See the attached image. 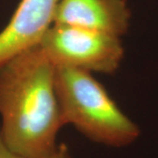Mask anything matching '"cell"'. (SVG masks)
<instances>
[{"label":"cell","instance_id":"1","mask_svg":"<svg viewBox=\"0 0 158 158\" xmlns=\"http://www.w3.org/2000/svg\"><path fill=\"white\" fill-rule=\"evenodd\" d=\"M56 67L40 45L0 66V134L25 158H50L64 126L56 90Z\"/></svg>","mask_w":158,"mask_h":158},{"label":"cell","instance_id":"2","mask_svg":"<svg viewBox=\"0 0 158 158\" xmlns=\"http://www.w3.org/2000/svg\"><path fill=\"white\" fill-rule=\"evenodd\" d=\"M56 90L64 125H72L92 141L125 147L140 136V128L118 107L90 72L56 67Z\"/></svg>","mask_w":158,"mask_h":158},{"label":"cell","instance_id":"3","mask_svg":"<svg viewBox=\"0 0 158 158\" xmlns=\"http://www.w3.org/2000/svg\"><path fill=\"white\" fill-rule=\"evenodd\" d=\"M55 67L113 74L124 59L121 38L77 27L53 24L40 42Z\"/></svg>","mask_w":158,"mask_h":158},{"label":"cell","instance_id":"4","mask_svg":"<svg viewBox=\"0 0 158 158\" xmlns=\"http://www.w3.org/2000/svg\"><path fill=\"white\" fill-rule=\"evenodd\" d=\"M60 0H21L9 23L0 32V66L39 45L54 24Z\"/></svg>","mask_w":158,"mask_h":158},{"label":"cell","instance_id":"5","mask_svg":"<svg viewBox=\"0 0 158 158\" xmlns=\"http://www.w3.org/2000/svg\"><path fill=\"white\" fill-rule=\"evenodd\" d=\"M131 17L127 0H60L54 24L121 38L128 31Z\"/></svg>","mask_w":158,"mask_h":158},{"label":"cell","instance_id":"6","mask_svg":"<svg viewBox=\"0 0 158 158\" xmlns=\"http://www.w3.org/2000/svg\"><path fill=\"white\" fill-rule=\"evenodd\" d=\"M0 158H25L20 156L13 151H11L9 148L6 146L0 134Z\"/></svg>","mask_w":158,"mask_h":158},{"label":"cell","instance_id":"7","mask_svg":"<svg viewBox=\"0 0 158 158\" xmlns=\"http://www.w3.org/2000/svg\"><path fill=\"white\" fill-rule=\"evenodd\" d=\"M50 158H72L69 152L68 146L64 143L58 144L56 151L50 156Z\"/></svg>","mask_w":158,"mask_h":158}]
</instances>
